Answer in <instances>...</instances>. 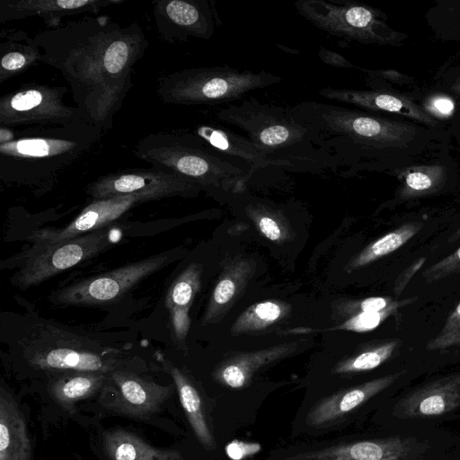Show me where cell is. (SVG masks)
<instances>
[{
    "label": "cell",
    "mask_w": 460,
    "mask_h": 460,
    "mask_svg": "<svg viewBox=\"0 0 460 460\" xmlns=\"http://www.w3.org/2000/svg\"><path fill=\"white\" fill-rule=\"evenodd\" d=\"M290 109L314 145L347 172L391 174L451 144L447 131L350 106L304 101Z\"/></svg>",
    "instance_id": "cell-1"
},
{
    "label": "cell",
    "mask_w": 460,
    "mask_h": 460,
    "mask_svg": "<svg viewBox=\"0 0 460 460\" xmlns=\"http://www.w3.org/2000/svg\"><path fill=\"white\" fill-rule=\"evenodd\" d=\"M121 28L85 18L34 38L42 49L41 61L58 69L69 83L84 119L102 130L111 127L131 87V82L113 81L105 71L107 49Z\"/></svg>",
    "instance_id": "cell-2"
},
{
    "label": "cell",
    "mask_w": 460,
    "mask_h": 460,
    "mask_svg": "<svg viewBox=\"0 0 460 460\" xmlns=\"http://www.w3.org/2000/svg\"><path fill=\"white\" fill-rule=\"evenodd\" d=\"M102 130L85 120L22 130L0 128V176L3 181L39 182L93 151Z\"/></svg>",
    "instance_id": "cell-3"
},
{
    "label": "cell",
    "mask_w": 460,
    "mask_h": 460,
    "mask_svg": "<svg viewBox=\"0 0 460 460\" xmlns=\"http://www.w3.org/2000/svg\"><path fill=\"white\" fill-rule=\"evenodd\" d=\"M262 460H460V438L440 427L381 429L299 444Z\"/></svg>",
    "instance_id": "cell-4"
},
{
    "label": "cell",
    "mask_w": 460,
    "mask_h": 460,
    "mask_svg": "<svg viewBox=\"0 0 460 460\" xmlns=\"http://www.w3.org/2000/svg\"><path fill=\"white\" fill-rule=\"evenodd\" d=\"M216 117L244 131L269 165L309 172L340 168L332 156L314 145L308 129L295 119L290 108L250 96L219 108Z\"/></svg>",
    "instance_id": "cell-5"
},
{
    "label": "cell",
    "mask_w": 460,
    "mask_h": 460,
    "mask_svg": "<svg viewBox=\"0 0 460 460\" xmlns=\"http://www.w3.org/2000/svg\"><path fill=\"white\" fill-rule=\"evenodd\" d=\"M410 377L411 371L401 368L310 399L299 411L294 430L317 437L363 422Z\"/></svg>",
    "instance_id": "cell-6"
},
{
    "label": "cell",
    "mask_w": 460,
    "mask_h": 460,
    "mask_svg": "<svg viewBox=\"0 0 460 460\" xmlns=\"http://www.w3.org/2000/svg\"><path fill=\"white\" fill-rule=\"evenodd\" d=\"M137 155L153 167L173 172L200 187H225L247 178L244 168L193 134L158 133L143 137Z\"/></svg>",
    "instance_id": "cell-7"
},
{
    "label": "cell",
    "mask_w": 460,
    "mask_h": 460,
    "mask_svg": "<svg viewBox=\"0 0 460 460\" xmlns=\"http://www.w3.org/2000/svg\"><path fill=\"white\" fill-rule=\"evenodd\" d=\"M30 365L44 370L109 374L121 363L123 351L91 334L40 321L20 341Z\"/></svg>",
    "instance_id": "cell-8"
},
{
    "label": "cell",
    "mask_w": 460,
    "mask_h": 460,
    "mask_svg": "<svg viewBox=\"0 0 460 460\" xmlns=\"http://www.w3.org/2000/svg\"><path fill=\"white\" fill-rule=\"evenodd\" d=\"M371 417L381 429H429L460 420V372L399 390Z\"/></svg>",
    "instance_id": "cell-9"
},
{
    "label": "cell",
    "mask_w": 460,
    "mask_h": 460,
    "mask_svg": "<svg viewBox=\"0 0 460 460\" xmlns=\"http://www.w3.org/2000/svg\"><path fill=\"white\" fill-rule=\"evenodd\" d=\"M267 71L238 70L229 66L198 67L164 77L158 94L166 103L217 105L243 99L250 92L279 83Z\"/></svg>",
    "instance_id": "cell-10"
},
{
    "label": "cell",
    "mask_w": 460,
    "mask_h": 460,
    "mask_svg": "<svg viewBox=\"0 0 460 460\" xmlns=\"http://www.w3.org/2000/svg\"><path fill=\"white\" fill-rule=\"evenodd\" d=\"M298 13L327 33L362 44L401 46L408 39L381 10L352 0H298Z\"/></svg>",
    "instance_id": "cell-11"
},
{
    "label": "cell",
    "mask_w": 460,
    "mask_h": 460,
    "mask_svg": "<svg viewBox=\"0 0 460 460\" xmlns=\"http://www.w3.org/2000/svg\"><path fill=\"white\" fill-rule=\"evenodd\" d=\"M113 243L111 230L105 227L73 239L36 242L14 257L18 270L12 276L13 286L27 289L88 261Z\"/></svg>",
    "instance_id": "cell-12"
},
{
    "label": "cell",
    "mask_w": 460,
    "mask_h": 460,
    "mask_svg": "<svg viewBox=\"0 0 460 460\" xmlns=\"http://www.w3.org/2000/svg\"><path fill=\"white\" fill-rule=\"evenodd\" d=\"M172 255L164 252L113 270L74 282L52 293L59 306H100L117 302L150 275L167 266Z\"/></svg>",
    "instance_id": "cell-13"
},
{
    "label": "cell",
    "mask_w": 460,
    "mask_h": 460,
    "mask_svg": "<svg viewBox=\"0 0 460 460\" xmlns=\"http://www.w3.org/2000/svg\"><path fill=\"white\" fill-rule=\"evenodd\" d=\"M67 91L65 86L21 85L0 99L1 127L59 126L84 120L78 108L65 104Z\"/></svg>",
    "instance_id": "cell-14"
},
{
    "label": "cell",
    "mask_w": 460,
    "mask_h": 460,
    "mask_svg": "<svg viewBox=\"0 0 460 460\" xmlns=\"http://www.w3.org/2000/svg\"><path fill=\"white\" fill-rule=\"evenodd\" d=\"M390 175L399 180L395 191L398 202L441 194L460 180V151L449 144Z\"/></svg>",
    "instance_id": "cell-15"
},
{
    "label": "cell",
    "mask_w": 460,
    "mask_h": 460,
    "mask_svg": "<svg viewBox=\"0 0 460 460\" xmlns=\"http://www.w3.org/2000/svg\"><path fill=\"white\" fill-rule=\"evenodd\" d=\"M199 189L196 183L181 176L153 167L101 176L86 187V192L93 199L139 193H151L164 199L190 196Z\"/></svg>",
    "instance_id": "cell-16"
},
{
    "label": "cell",
    "mask_w": 460,
    "mask_h": 460,
    "mask_svg": "<svg viewBox=\"0 0 460 460\" xmlns=\"http://www.w3.org/2000/svg\"><path fill=\"white\" fill-rule=\"evenodd\" d=\"M172 393V385H157L119 369L108 375L101 389L100 403L125 416L147 419L158 411Z\"/></svg>",
    "instance_id": "cell-17"
},
{
    "label": "cell",
    "mask_w": 460,
    "mask_h": 460,
    "mask_svg": "<svg viewBox=\"0 0 460 460\" xmlns=\"http://www.w3.org/2000/svg\"><path fill=\"white\" fill-rule=\"evenodd\" d=\"M161 199L157 195L139 193L93 199L70 223L60 228H41L29 239L36 242H58L73 239L110 226L134 207Z\"/></svg>",
    "instance_id": "cell-18"
},
{
    "label": "cell",
    "mask_w": 460,
    "mask_h": 460,
    "mask_svg": "<svg viewBox=\"0 0 460 460\" xmlns=\"http://www.w3.org/2000/svg\"><path fill=\"white\" fill-rule=\"evenodd\" d=\"M319 95L365 111L402 118L430 128L447 131L438 122L427 115L408 93L384 88L352 90L327 86L319 91Z\"/></svg>",
    "instance_id": "cell-19"
},
{
    "label": "cell",
    "mask_w": 460,
    "mask_h": 460,
    "mask_svg": "<svg viewBox=\"0 0 460 460\" xmlns=\"http://www.w3.org/2000/svg\"><path fill=\"white\" fill-rule=\"evenodd\" d=\"M215 14L206 0H164L155 6L158 31L167 40L187 37L209 39L217 22Z\"/></svg>",
    "instance_id": "cell-20"
},
{
    "label": "cell",
    "mask_w": 460,
    "mask_h": 460,
    "mask_svg": "<svg viewBox=\"0 0 460 460\" xmlns=\"http://www.w3.org/2000/svg\"><path fill=\"white\" fill-rule=\"evenodd\" d=\"M121 0H2L0 22L39 16L49 26H57L66 15L96 13Z\"/></svg>",
    "instance_id": "cell-21"
},
{
    "label": "cell",
    "mask_w": 460,
    "mask_h": 460,
    "mask_svg": "<svg viewBox=\"0 0 460 460\" xmlns=\"http://www.w3.org/2000/svg\"><path fill=\"white\" fill-rule=\"evenodd\" d=\"M296 347V343H286L235 355L215 369L214 378L229 388H243L249 385L258 370L290 354Z\"/></svg>",
    "instance_id": "cell-22"
},
{
    "label": "cell",
    "mask_w": 460,
    "mask_h": 460,
    "mask_svg": "<svg viewBox=\"0 0 460 460\" xmlns=\"http://www.w3.org/2000/svg\"><path fill=\"white\" fill-rule=\"evenodd\" d=\"M31 446L18 405L3 387L0 393V460H31Z\"/></svg>",
    "instance_id": "cell-23"
},
{
    "label": "cell",
    "mask_w": 460,
    "mask_h": 460,
    "mask_svg": "<svg viewBox=\"0 0 460 460\" xmlns=\"http://www.w3.org/2000/svg\"><path fill=\"white\" fill-rule=\"evenodd\" d=\"M194 134L226 157L245 162L249 165L248 176L256 170L269 165L264 155L252 141L229 128L204 124L199 126Z\"/></svg>",
    "instance_id": "cell-24"
},
{
    "label": "cell",
    "mask_w": 460,
    "mask_h": 460,
    "mask_svg": "<svg viewBox=\"0 0 460 460\" xmlns=\"http://www.w3.org/2000/svg\"><path fill=\"white\" fill-rule=\"evenodd\" d=\"M102 445L109 460H183L179 451L156 448L124 429L106 430Z\"/></svg>",
    "instance_id": "cell-25"
},
{
    "label": "cell",
    "mask_w": 460,
    "mask_h": 460,
    "mask_svg": "<svg viewBox=\"0 0 460 460\" xmlns=\"http://www.w3.org/2000/svg\"><path fill=\"white\" fill-rule=\"evenodd\" d=\"M0 82L22 73L41 61L40 49L23 31H13L2 36L0 43Z\"/></svg>",
    "instance_id": "cell-26"
},
{
    "label": "cell",
    "mask_w": 460,
    "mask_h": 460,
    "mask_svg": "<svg viewBox=\"0 0 460 460\" xmlns=\"http://www.w3.org/2000/svg\"><path fill=\"white\" fill-rule=\"evenodd\" d=\"M109 374L72 372L61 375L51 382L50 394L64 409L72 411L77 401L101 390Z\"/></svg>",
    "instance_id": "cell-27"
},
{
    "label": "cell",
    "mask_w": 460,
    "mask_h": 460,
    "mask_svg": "<svg viewBox=\"0 0 460 460\" xmlns=\"http://www.w3.org/2000/svg\"><path fill=\"white\" fill-rule=\"evenodd\" d=\"M170 373L181 406L197 438L207 449H215V439L206 420L199 394L179 368L172 366Z\"/></svg>",
    "instance_id": "cell-28"
},
{
    "label": "cell",
    "mask_w": 460,
    "mask_h": 460,
    "mask_svg": "<svg viewBox=\"0 0 460 460\" xmlns=\"http://www.w3.org/2000/svg\"><path fill=\"white\" fill-rule=\"evenodd\" d=\"M408 95L431 119L449 132L460 117V102L449 93L434 85H418Z\"/></svg>",
    "instance_id": "cell-29"
},
{
    "label": "cell",
    "mask_w": 460,
    "mask_h": 460,
    "mask_svg": "<svg viewBox=\"0 0 460 460\" xmlns=\"http://www.w3.org/2000/svg\"><path fill=\"white\" fill-rule=\"evenodd\" d=\"M402 346L399 339H391L338 362L332 375L353 376L372 372L394 359Z\"/></svg>",
    "instance_id": "cell-30"
},
{
    "label": "cell",
    "mask_w": 460,
    "mask_h": 460,
    "mask_svg": "<svg viewBox=\"0 0 460 460\" xmlns=\"http://www.w3.org/2000/svg\"><path fill=\"white\" fill-rule=\"evenodd\" d=\"M422 227L423 224L416 221L402 224L365 247L348 264L347 270L350 271L366 266L392 253L412 238Z\"/></svg>",
    "instance_id": "cell-31"
},
{
    "label": "cell",
    "mask_w": 460,
    "mask_h": 460,
    "mask_svg": "<svg viewBox=\"0 0 460 460\" xmlns=\"http://www.w3.org/2000/svg\"><path fill=\"white\" fill-rule=\"evenodd\" d=\"M424 19L434 37L442 41H460V0L436 1Z\"/></svg>",
    "instance_id": "cell-32"
},
{
    "label": "cell",
    "mask_w": 460,
    "mask_h": 460,
    "mask_svg": "<svg viewBox=\"0 0 460 460\" xmlns=\"http://www.w3.org/2000/svg\"><path fill=\"white\" fill-rule=\"evenodd\" d=\"M201 270L200 265L190 264L173 281L164 302L169 313L189 314L200 288Z\"/></svg>",
    "instance_id": "cell-33"
},
{
    "label": "cell",
    "mask_w": 460,
    "mask_h": 460,
    "mask_svg": "<svg viewBox=\"0 0 460 460\" xmlns=\"http://www.w3.org/2000/svg\"><path fill=\"white\" fill-rule=\"evenodd\" d=\"M288 311L287 305L267 300L247 308L232 327L234 335L265 329L283 318Z\"/></svg>",
    "instance_id": "cell-34"
},
{
    "label": "cell",
    "mask_w": 460,
    "mask_h": 460,
    "mask_svg": "<svg viewBox=\"0 0 460 460\" xmlns=\"http://www.w3.org/2000/svg\"><path fill=\"white\" fill-rule=\"evenodd\" d=\"M418 299V296L407 297L401 300H394L389 306L379 312L357 313L343 323L331 328L330 330H344L356 332H369L378 327L391 315H396L398 311Z\"/></svg>",
    "instance_id": "cell-35"
},
{
    "label": "cell",
    "mask_w": 460,
    "mask_h": 460,
    "mask_svg": "<svg viewBox=\"0 0 460 460\" xmlns=\"http://www.w3.org/2000/svg\"><path fill=\"white\" fill-rule=\"evenodd\" d=\"M359 69L367 75L366 83L370 89L384 88L410 93L419 85L415 78L394 69Z\"/></svg>",
    "instance_id": "cell-36"
},
{
    "label": "cell",
    "mask_w": 460,
    "mask_h": 460,
    "mask_svg": "<svg viewBox=\"0 0 460 460\" xmlns=\"http://www.w3.org/2000/svg\"><path fill=\"white\" fill-rule=\"evenodd\" d=\"M235 276H237V273H234L233 270L222 276L218 280L213 290L211 300L206 312L205 322L212 320L223 306L233 300L241 281V279Z\"/></svg>",
    "instance_id": "cell-37"
},
{
    "label": "cell",
    "mask_w": 460,
    "mask_h": 460,
    "mask_svg": "<svg viewBox=\"0 0 460 460\" xmlns=\"http://www.w3.org/2000/svg\"><path fill=\"white\" fill-rule=\"evenodd\" d=\"M431 84L449 93L460 102V50L449 57L437 70Z\"/></svg>",
    "instance_id": "cell-38"
},
{
    "label": "cell",
    "mask_w": 460,
    "mask_h": 460,
    "mask_svg": "<svg viewBox=\"0 0 460 460\" xmlns=\"http://www.w3.org/2000/svg\"><path fill=\"white\" fill-rule=\"evenodd\" d=\"M460 273V247L453 253L427 268L422 276L427 283H433Z\"/></svg>",
    "instance_id": "cell-39"
},
{
    "label": "cell",
    "mask_w": 460,
    "mask_h": 460,
    "mask_svg": "<svg viewBox=\"0 0 460 460\" xmlns=\"http://www.w3.org/2000/svg\"><path fill=\"white\" fill-rule=\"evenodd\" d=\"M254 218L259 230L266 238L273 242L283 239V231L274 217L258 213Z\"/></svg>",
    "instance_id": "cell-40"
},
{
    "label": "cell",
    "mask_w": 460,
    "mask_h": 460,
    "mask_svg": "<svg viewBox=\"0 0 460 460\" xmlns=\"http://www.w3.org/2000/svg\"><path fill=\"white\" fill-rule=\"evenodd\" d=\"M394 300L392 296H371L355 305L358 313L379 312L389 306Z\"/></svg>",
    "instance_id": "cell-41"
},
{
    "label": "cell",
    "mask_w": 460,
    "mask_h": 460,
    "mask_svg": "<svg viewBox=\"0 0 460 460\" xmlns=\"http://www.w3.org/2000/svg\"><path fill=\"white\" fill-rule=\"evenodd\" d=\"M460 346V329L445 336L436 335L426 344V349L429 351L448 349Z\"/></svg>",
    "instance_id": "cell-42"
},
{
    "label": "cell",
    "mask_w": 460,
    "mask_h": 460,
    "mask_svg": "<svg viewBox=\"0 0 460 460\" xmlns=\"http://www.w3.org/2000/svg\"><path fill=\"white\" fill-rule=\"evenodd\" d=\"M425 261L426 258H420L401 272L394 288V292L397 296L402 294L412 276L420 269Z\"/></svg>",
    "instance_id": "cell-43"
},
{
    "label": "cell",
    "mask_w": 460,
    "mask_h": 460,
    "mask_svg": "<svg viewBox=\"0 0 460 460\" xmlns=\"http://www.w3.org/2000/svg\"><path fill=\"white\" fill-rule=\"evenodd\" d=\"M258 447L259 446L255 444L234 441L227 446L226 452L232 459L239 460L247 455L253 454Z\"/></svg>",
    "instance_id": "cell-44"
},
{
    "label": "cell",
    "mask_w": 460,
    "mask_h": 460,
    "mask_svg": "<svg viewBox=\"0 0 460 460\" xmlns=\"http://www.w3.org/2000/svg\"><path fill=\"white\" fill-rule=\"evenodd\" d=\"M460 329V302L445 321L438 336H445Z\"/></svg>",
    "instance_id": "cell-45"
},
{
    "label": "cell",
    "mask_w": 460,
    "mask_h": 460,
    "mask_svg": "<svg viewBox=\"0 0 460 460\" xmlns=\"http://www.w3.org/2000/svg\"><path fill=\"white\" fill-rule=\"evenodd\" d=\"M319 55H320L321 58L325 63L330 64L332 66H335L338 67H346V68H349V67L358 68V66L350 64L341 55H339L335 52L330 51V50H326L323 47L321 48V51H320Z\"/></svg>",
    "instance_id": "cell-46"
},
{
    "label": "cell",
    "mask_w": 460,
    "mask_h": 460,
    "mask_svg": "<svg viewBox=\"0 0 460 460\" xmlns=\"http://www.w3.org/2000/svg\"><path fill=\"white\" fill-rule=\"evenodd\" d=\"M449 133L451 137L460 145V117L451 125Z\"/></svg>",
    "instance_id": "cell-47"
},
{
    "label": "cell",
    "mask_w": 460,
    "mask_h": 460,
    "mask_svg": "<svg viewBox=\"0 0 460 460\" xmlns=\"http://www.w3.org/2000/svg\"><path fill=\"white\" fill-rule=\"evenodd\" d=\"M460 238V228L449 238V242H456Z\"/></svg>",
    "instance_id": "cell-48"
}]
</instances>
